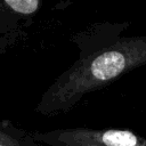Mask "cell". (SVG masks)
<instances>
[{
    "label": "cell",
    "mask_w": 146,
    "mask_h": 146,
    "mask_svg": "<svg viewBox=\"0 0 146 146\" xmlns=\"http://www.w3.org/2000/svg\"><path fill=\"white\" fill-rule=\"evenodd\" d=\"M5 5L17 15H32L39 9L40 1L38 0H5Z\"/></svg>",
    "instance_id": "obj_4"
},
{
    "label": "cell",
    "mask_w": 146,
    "mask_h": 146,
    "mask_svg": "<svg viewBox=\"0 0 146 146\" xmlns=\"http://www.w3.org/2000/svg\"><path fill=\"white\" fill-rule=\"evenodd\" d=\"M32 136L23 137L7 121L0 119V146H30L27 140H32Z\"/></svg>",
    "instance_id": "obj_3"
},
{
    "label": "cell",
    "mask_w": 146,
    "mask_h": 146,
    "mask_svg": "<svg viewBox=\"0 0 146 146\" xmlns=\"http://www.w3.org/2000/svg\"><path fill=\"white\" fill-rule=\"evenodd\" d=\"M31 136L48 146H146V137L121 129L60 128Z\"/></svg>",
    "instance_id": "obj_2"
},
{
    "label": "cell",
    "mask_w": 146,
    "mask_h": 146,
    "mask_svg": "<svg viewBox=\"0 0 146 146\" xmlns=\"http://www.w3.org/2000/svg\"><path fill=\"white\" fill-rule=\"evenodd\" d=\"M76 44L80 49L78 59L43 92L35 107L38 113L46 116L66 113L86 95L146 65V35L116 36L104 43Z\"/></svg>",
    "instance_id": "obj_1"
}]
</instances>
